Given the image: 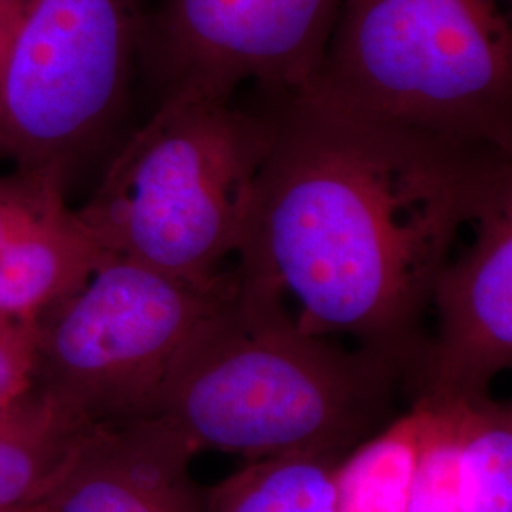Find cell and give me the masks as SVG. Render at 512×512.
I'll return each mask as SVG.
<instances>
[{
	"instance_id": "cell-1",
	"label": "cell",
	"mask_w": 512,
	"mask_h": 512,
	"mask_svg": "<svg viewBox=\"0 0 512 512\" xmlns=\"http://www.w3.org/2000/svg\"><path fill=\"white\" fill-rule=\"evenodd\" d=\"M239 249V281L298 304L418 378L433 283L511 156L287 95Z\"/></svg>"
},
{
	"instance_id": "cell-2",
	"label": "cell",
	"mask_w": 512,
	"mask_h": 512,
	"mask_svg": "<svg viewBox=\"0 0 512 512\" xmlns=\"http://www.w3.org/2000/svg\"><path fill=\"white\" fill-rule=\"evenodd\" d=\"M404 378L370 349L302 332L277 296L238 277L177 353L152 416L198 452L346 456L385 423Z\"/></svg>"
},
{
	"instance_id": "cell-3",
	"label": "cell",
	"mask_w": 512,
	"mask_h": 512,
	"mask_svg": "<svg viewBox=\"0 0 512 512\" xmlns=\"http://www.w3.org/2000/svg\"><path fill=\"white\" fill-rule=\"evenodd\" d=\"M234 95L173 90L110 162L78 209L99 247L194 285H215L238 255L277 118Z\"/></svg>"
},
{
	"instance_id": "cell-4",
	"label": "cell",
	"mask_w": 512,
	"mask_h": 512,
	"mask_svg": "<svg viewBox=\"0 0 512 512\" xmlns=\"http://www.w3.org/2000/svg\"><path fill=\"white\" fill-rule=\"evenodd\" d=\"M310 101L512 154L511 6L344 0Z\"/></svg>"
},
{
	"instance_id": "cell-5",
	"label": "cell",
	"mask_w": 512,
	"mask_h": 512,
	"mask_svg": "<svg viewBox=\"0 0 512 512\" xmlns=\"http://www.w3.org/2000/svg\"><path fill=\"white\" fill-rule=\"evenodd\" d=\"M236 287V268L194 285L107 253L35 317L31 391L78 429L152 416L177 353Z\"/></svg>"
},
{
	"instance_id": "cell-6",
	"label": "cell",
	"mask_w": 512,
	"mask_h": 512,
	"mask_svg": "<svg viewBox=\"0 0 512 512\" xmlns=\"http://www.w3.org/2000/svg\"><path fill=\"white\" fill-rule=\"evenodd\" d=\"M147 16L143 0H23L0 74V154L67 177L126 103Z\"/></svg>"
},
{
	"instance_id": "cell-7",
	"label": "cell",
	"mask_w": 512,
	"mask_h": 512,
	"mask_svg": "<svg viewBox=\"0 0 512 512\" xmlns=\"http://www.w3.org/2000/svg\"><path fill=\"white\" fill-rule=\"evenodd\" d=\"M344 0H162L141 63L162 92L234 95L243 82L302 92L319 71Z\"/></svg>"
},
{
	"instance_id": "cell-8",
	"label": "cell",
	"mask_w": 512,
	"mask_h": 512,
	"mask_svg": "<svg viewBox=\"0 0 512 512\" xmlns=\"http://www.w3.org/2000/svg\"><path fill=\"white\" fill-rule=\"evenodd\" d=\"M471 241L450 255L433 283L437 334L427 342L418 395L435 404L492 397L512 366V164L486 186L469 224Z\"/></svg>"
},
{
	"instance_id": "cell-9",
	"label": "cell",
	"mask_w": 512,
	"mask_h": 512,
	"mask_svg": "<svg viewBox=\"0 0 512 512\" xmlns=\"http://www.w3.org/2000/svg\"><path fill=\"white\" fill-rule=\"evenodd\" d=\"M200 452L160 416L82 429L38 507L48 512H203Z\"/></svg>"
},
{
	"instance_id": "cell-10",
	"label": "cell",
	"mask_w": 512,
	"mask_h": 512,
	"mask_svg": "<svg viewBox=\"0 0 512 512\" xmlns=\"http://www.w3.org/2000/svg\"><path fill=\"white\" fill-rule=\"evenodd\" d=\"M65 183L50 167L0 175V315L35 321L107 256L67 203Z\"/></svg>"
},
{
	"instance_id": "cell-11",
	"label": "cell",
	"mask_w": 512,
	"mask_h": 512,
	"mask_svg": "<svg viewBox=\"0 0 512 512\" xmlns=\"http://www.w3.org/2000/svg\"><path fill=\"white\" fill-rule=\"evenodd\" d=\"M431 406H414L351 448L334 469L332 512H404Z\"/></svg>"
},
{
	"instance_id": "cell-12",
	"label": "cell",
	"mask_w": 512,
	"mask_h": 512,
	"mask_svg": "<svg viewBox=\"0 0 512 512\" xmlns=\"http://www.w3.org/2000/svg\"><path fill=\"white\" fill-rule=\"evenodd\" d=\"M80 431L33 391L16 401L0 421V511L38 505L63 469Z\"/></svg>"
},
{
	"instance_id": "cell-13",
	"label": "cell",
	"mask_w": 512,
	"mask_h": 512,
	"mask_svg": "<svg viewBox=\"0 0 512 512\" xmlns=\"http://www.w3.org/2000/svg\"><path fill=\"white\" fill-rule=\"evenodd\" d=\"M344 456L253 459L205 488L203 512H332L334 469Z\"/></svg>"
},
{
	"instance_id": "cell-14",
	"label": "cell",
	"mask_w": 512,
	"mask_h": 512,
	"mask_svg": "<svg viewBox=\"0 0 512 512\" xmlns=\"http://www.w3.org/2000/svg\"><path fill=\"white\" fill-rule=\"evenodd\" d=\"M456 499L458 512H512L511 404H461Z\"/></svg>"
},
{
	"instance_id": "cell-15",
	"label": "cell",
	"mask_w": 512,
	"mask_h": 512,
	"mask_svg": "<svg viewBox=\"0 0 512 512\" xmlns=\"http://www.w3.org/2000/svg\"><path fill=\"white\" fill-rule=\"evenodd\" d=\"M427 403L431 412L404 512H458L456 456L461 404Z\"/></svg>"
},
{
	"instance_id": "cell-16",
	"label": "cell",
	"mask_w": 512,
	"mask_h": 512,
	"mask_svg": "<svg viewBox=\"0 0 512 512\" xmlns=\"http://www.w3.org/2000/svg\"><path fill=\"white\" fill-rule=\"evenodd\" d=\"M35 321L0 315V406L31 391Z\"/></svg>"
},
{
	"instance_id": "cell-17",
	"label": "cell",
	"mask_w": 512,
	"mask_h": 512,
	"mask_svg": "<svg viewBox=\"0 0 512 512\" xmlns=\"http://www.w3.org/2000/svg\"><path fill=\"white\" fill-rule=\"evenodd\" d=\"M23 0H0V74L14 37Z\"/></svg>"
},
{
	"instance_id": "cell-18",
	"label": "cell",
	"mask_w": 512,
	"mask_h": 512,
	"mask_svg": "<svg viewBox=\"0 0 512 512\" xmlns=\"http://www.w3.org/2000/svg\"><path fill=\"white\" fill-rule=\"evenodd\" d=\"M14 403H16V401H14ZM14 403L4 404V406H0V421L4 420V418L8 416V412H10V408L14 406Z\"/></svg>"
},
{
	"instance_id": "cell-19",
	"label": "cell",
	"mask_w": 512,
	"mask_h": 512,
	"mask_svg": "<svg viewBox=\"0 0 512 512\" xmlns=\"http://www.w3.org/2000/svg\"><path fill=\"white\" fill-rule=\"evenodd\" d=\"M23 512H48L46 509H42V507H38V505H35V507H27L25 511Z\"/></svg>"
},
{
	"instance_id": "cell-20",
	"label": "cell",
	"mask_w": 512,
	"mask_h": 512,
	"mask_svg": "<svg viewBox=\"0 0 512 512\" xmlns=\"http://www.w3.org/2000/svg\"><path fill=\"white\" fill-rule=\"evenodd\" d=\"M25 509H18V511H0V512H23Z\"/></svg>"
},
{
	"instance_id": "cell-21",
	"label": "cell",
	"mask_w": 512,
	"mask_h": 512,
	"mask_svg": "<svg viewBox=\"0 0 512 512\" xmlns=\"http://www.w3.org/2000/svg\"><path fill=\"white\" fill-rule=\"evenodd\" d=\"M501 2H505V4H509V6H511V0H501Z\"/></svg>"
}]
</instances>
